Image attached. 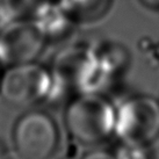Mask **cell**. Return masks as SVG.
Masks as SVG:
<instances>
[{
  "mask_svg": "<svg viewBox=\"0 0 159 159\" xmlns=\"http://www.w3.org/2000/svg\"><path fill=\"white\" fill-rule=\"evenodd\" d=\"M52 93L63 94L75 91L81 93H98L114 78L98 63L93 53L92 45H70L59 51L53 59Z\"/></svg>",
  "mask_w": 159,
  "mask_h": 159,
  "instance_id": "cell-1",
  "label": "cell"
},
{
  "mask_svg": "<svg viewBox=\"0 0 159 159\" xmlns=\"http://www.w3.org/2000/svg\"><path fill=\"white\" fill-rule=\"evenodd\" d=\"M116 109L98 93H81L67 105L65 125L77 143L98 144L114 134Z\"/></svg>",
  "mask_w": 159,
  "mask_h": 159,
  "instance_id": "cell-2",
  "label": "cell"
},
{
  "mask_svg": "<svg viewBox=\"0 0 159 159\" xmlns=\"http://www.w3.org/2000/svg\"><path fill=\"white\" fill-rule=\"evenodd\" d=\"M51 72L35 62L11 65L1 75L0 94L14 106H31L51 98Z\"/></svg>",
  "mask_w": 159,
  "mask_h": 159,
  "instance_id": "cell-3",
  "label": "cell"
},
{
  "mask_svg": "<svg viewBox=\"0 0 159 159\" xmlns=\"http://www.w3.org/2000/svg\"><path fill=\"white\" fill-rule=\"evenodd\" d=\"M114 134L121 142L149 145L159 136V101L146 95L127 99L116 109Z\"/></svg>",
  "mask_w": 159,
  "mask_h": 159,
  "instance_id": "cell-4",
  "label": "cell"
},
{
  "mask_svg": "<svg viewBox=\"0 0 159 159\" xmlns=\"http://www.w3.org/2000/svg\"><path fill=\"white\" fill-rule=\"evenodd\" d=\"M13 142L21 159H49L57 146V127L43 111L27 113L15 124Z\"/></svg>",
  "mask_w": 159,
  "mask_h": 159,
  "instance_id": "cell-5",
  "label": "cell"
},
{
  "mask_svg": "<svg viewBox=\"0 0 159 159\" xmlns=\"http://www.w3.org/2000/svg\"><path fill=\"white\" fill-rule=\"evenodd\" d=\"M47 39L30 20L22 19L0 26V63L16 65L34 62Z\"/></svg>",
  "mask_w": 159,
  "mask_h": 159,
  "instance_id": "cell-6",
  "label": "cell"
},
{
  "mask_svg": "<svg viewBox=\"0 0 159 159\" xmlns=\"http://www.w3.org/2000/svg\"><path fill=\"white\" fill-rule=\"evenodd\" d=\"M29 19L47 40L62 37L75 22L58 1L50 0H41Z\"/></svg>",
  "mask_w": 159,
  "mask_h": 159,
  "instance_id": "cell-7",
  "label": "cell"
},
{
  "mask_svg": "<svg viewBox=\"0 0 159 159\" xmlns=\"http://www.w3.org/2000/svg\"><path fill=\"white\" fill-rule=\"evenodd\" d=\"M73 21H95L109 9L113 0H57Z\"/></svg>",
  "mask_w": 159,
  "mask_h": 159,
  "instance_id": "cell-8",
  "label": "cell"
},
{
  "mask_svg": "<svg viewBox=\"0 0 159 159\" xmlns=\"http://www.w3.org/2000/svg\"><path fill=\"white\" fill-rule=\"evenodd\" d=\"M92 49L98 63L113 77H115L127 65V50L116 42H99L98 44L92 45Z\"/></svg>",
  "mask_w": 159,
  "mask_h": 159,
  "instance_id": "cell-9",
  "label": "cell"
},
{
  "mask_svg": "<svg viewBox=\"0 0 159 159\" xmlns=\"http://www.w3.org/2000/svg\"><path fill=\"white\" fill-rule=\"evenodd\" d=\"M146 146L148 145L121 142L113 156L115 159H150V153Z\"/></svg>",
  "mask_w": 159,
  "mask_h": 159,
  "instance_id": "cell-10",
  "label": "cell"
},
{
  "mask_svg": "<svg viewBox=\"0 0 159 159\" xmlns=\"http://www.w3.org/2000/svg\"><path fill=\"white\" fill-rule=\"evenodd\" d=\"M83 159H115L113 153L106 152V151H93L89 152L86 156H84Z\"/></svg>",
  "mask_w": 159,
  "mask_h": 159,
  "instance_id": "cell-11",
  "label": "cell"
},
{
  "mask_svg": "<svg viewBox=\"0 0 159 159\" xmlns=\"http://www.w3.org/2000/svg\"><path fill=\"white\" fill-rule=\"evenodd\" d=\"M139 2L149 8H159V0H139Z\"/></svg>",
  "mask_w": 159,
  "mask_h": 159,
  "instance_id": "cell-12",
  "label": "cell"
},
{
  "mask_svg": "<svg viewBox=\"0 0 159 159\" xmlns=\"http://www.w3.org/2000/svg\"><path fill=\"white\" fill-rule=\"evenodd\" d=\"M1 75H1V72H0V80H1Z\"/></svg>",
  "mask_w": 159,
  "mask_h": 159,
  "instance_id": "cell-13",
  "label": "cell"
},
{
  "mask_svg": "<svg viewBox=\"0 0 159 159\" xmlns=\"http://www.w3.org/2000/svg\"><path fill=\"white\" fill-rule=\"evenodd\" d=\"M0 26H1V23H0Z\"/></svg>",
  "mask_w": 159,
  "mask_h": 159,
  "instance_id": "cell-14",
  "label": "cell"
}]
</instances>
